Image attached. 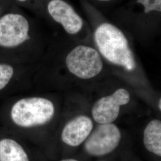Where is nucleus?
Listing matches in <instances>:
<instances>
[{
    "label": "nucleus",
    "instance_id": "nucleus-1",
    "mask_svg": "<svg viewBox=\"0 0 161 161\" xmlns=\"http://www.w3.org/2000/svg\"><path fill=\"white\" fill-rule=\"evenodd\" d=\"M16 7L0 17V62L36 64L46 53L43 36Z\"/></svg>",
    "mask_w": 161,
    "mask_h": 161
},
{
    "label": "nucleus",
    "instance_id": "nucleus-2",
    "mask_svg": "<svg viewBox=\"0 0 161 161\" xmlns=\"http://www.w3.org/2000/svg\"><path fill=\"white\" fill-rule=\"evenodd\" d=\"M94 40L102 58L125 72L131 73L137 68L134 54L123 31L112 23L103 22L94 32Z\"/></svg>",
    "mask_w": 161,
    "mask_h": 161
},
{
    "label": "nucleus",
    "instance_id": "nucleus-3",
    "mask_svg": "<svg viewBox=\"0 0 161 161\" xmlns=\"http://www.w3.org/2000/svg\"><path fill=\"white\" fill-rule=\"evenodd\" d=\"M55 106L50 99L42 97L21 98L12 104L9 115L14 124L23 128L43 125L55 115Z\"/></svg>",
    "mask_w": 161,
    "mask_h": 161
},
{
    "label": "nucleus",
    "instance_id": "nucleus-4",
    "mask_svg": "<svg viewBox=\"0 0 161 161\" xmlns=\"http://www.w3.org/2000/svg\"><path fill=\"white\" fill-rule=\"evenodd\" d=\"M64 63L70 74L84 80L94 78L104 68L103 58L97 50L83 44L75 46L66 54Z\"/></svg>",
    "mask_w": 161,
    "mask_h": 161
},
{
    "label": "nucleus",
    "instance_id": "nucleus-5",
    "mask_svg": "<svg viewBox=\"0 0 161 161\" xmlns=\"http://www.w3.org/2000/svg\"><path fill=\"white\" fill-rule=\"evenodd\" d=\"M121 138V132L116 125L100 124L86 138L84 149L90 155H105L118 147Z\"/></svg>",
    "mask_w": 161,
    "mask_h": 161
},
{
    "label": "nucleus",
    "instance_id": "nucleus-6",
    "mask_svg": "<svg viewBox=\"0 0 161 161\" xmlns=\"http://www.w3.org/2000/svg\"><path fill=\"white\" fill-rule=\"evenodd\" d=\"M47 16L58 24L70 35L78 34L84 27L82 17L64 0H47L45 6Z\"/></svg>",
    "mask_w": 161,
    "mask_h": 161
},
{
    "label": "nucleus",
    "instance_id": "nucleus-7",
    "mask_svg": "<svg viewBox=\"0 0 161 161\" xmlns=\"http://www.w3.org/2000/svg\"><path fill=\"white\" fill-rule=\"evenodd\" d=\"M130 100V94L124 88L116 90L112 94L100 98L92 106L94 119L99 124H110L118 117L121 106Z\"/></svg>",
    "mask_w": 161,
    "mask_h": 161
},
{
    "label": "nucleus",
    "instance_id": "nucleus-8",
    "mask_svg": "<svg viewBox=\"0 0 161 161\" xmlns=\"http://www.w3.org/2000/svg\"><path fill=\"white\" fill-rule=\"evenodd\" d=\"M37 64L0 62V93L29 80L34 76Z\"/></svg>",
    "mask_w": 161,
    "mask_h": 161
},
{
    "label": "nucleus",
    "instance_id": "nucleus-9",
    "mask_svg": "<svg viewBox=\"0 0 161 161\" xmlns=\"http://www.w3.org/2000/svg\"><path fill=\"white\" fill-rule=\"evenodd\" d=\"M92 127L93 123L90 117L78 116L66 124L62 133V140L70 146H80L92 132Z\"/></svg>",
    "mask_w": 161,
    "mask_h": 161
},
{
    "label": "nucleus",
    "instance_id": "nucleus-10",
    "mask_svg": "<svg viewBox=\"0 0 161 161\" xmlns=\"http://www.w3.org/2000/svg\"><path fill=\"white\" fill-rule=\"evenodd\" d=\"M143 142L148 151L161 156V122L158 119L150 121L144 131Z\"/></svg>",
    "mask_w": 161,
    "mask_h": 161
},
{
    "label": "nucleus",
    "instance_id": "nucleus-11",
    "mask_svg": "<svg viewBox=\"0 0 161 161\" xmlns=\"http://www.w3.org/2000/svg\"><path fill=\"white\" fill-rule=\"evenodd\" d=\"M0 161H29L23 147L14 140H0Z\"/></svg>",
    "mask_w": 161,
    "mask_h": 161
},
{
    "label": "nucleus",
    "instance_id": "nucleus-12",
    "mask_svg": "<svg viewBox=\"0 0 161 161\" xmlns=\"http://www.w3.org/2000/svg\"><path fill=\"white\" fill-rule=\"evenodd\" d=\"M136 3L143 7V12L146 14L153 12L161 13V0H137Z\"/></svg>",
    "mask_w": 161,
    "mask_h": 161
},
{
    "label": "nucleus",
    "instance_id": "nucleus-13",
    "mask_svg": "<svg viewBox=\"0 0 161 161\" xmlns=\"http://www.w3.org/2000/svg\"><path fill=\"white\" fill-rule=\"evenodd\" d=\"M17 6L12 0H0V17Z\"/></svg>",
    "mask_w": 161,
    "mask_h": 161
},
{
    "label": "nucleus",
    "instance_id": "nucleus-14",
    "mask_svg": "<svg viewBox=\"0 0 161 161\" xmlns=\"http://www.w3.org/2000/svg\"><path fill=\"white\" fill-rule=\"evenodd\" d=\"M13 2L18 7H31L33 6L35 7L36 2L35 0H12Z\"/></svg>",
    "mask_w": 161,
    "mask_h": 161
},
{
    "label": "nucleus",
    "instance_id": "nucleus-15",
    "mask_svg": "<svg viewBox=\"0 0 161 161\" xmlns=\"http://www.w3.org/2000/svg\"><path fill=\"white\" fill-rule=\"evenodd\" d=\"M158 108H159V110H161V98H159V102H158Z\"/></svg>",
    "mask_w": 161,
    "mask_h": 161
},
{
    "label": "nucleus",
    "instance_id": "nucleus-16",
    "mask_svg": "<svg viewBox=\"0 0 161 161\" xmlns=\"http://www.w3.org/2000/svg\"><path fill=\"white\" fill-rule=\"evenodd\" d=\"M61 161H78L75 159H64Z\"/></svg>",
    "mask_w": 161,
    "mask_h": 161
},
{
    "label": "nucleus",
    "instance_id": "nucleus-17",
    "mask_svg": "<svg viewBox=\"0 0 161 161\" xmlns=\"http://www.w3.org/2000/svg\"><path fill=\"white\" fill-rule=\"evenodd\" d=\"M96 1H102V2H108V1H112V0H96Z\"/></svg>",
    "mask_w": 161,
    "mask_h": 161
}]
</instances>
